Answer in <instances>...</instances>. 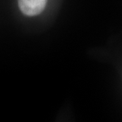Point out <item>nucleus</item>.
Masks as SVG:
<instances>
[{
	"mask_svg": "<svg viewBox=\"0 0 122 122\" xmlns=\"http://www.w3.org/2000/svg\"><path fill=\"white\" fill-rule=\"evenodd\" d=\"M47 0H18L19 8L28 16H35L43 12Z\"/></svg>",
	"mask_w": 122,
	"mask_h": 122,
	"instance_id": "f257e3e1",
	"label": "nucleus"
}]
</instances>
